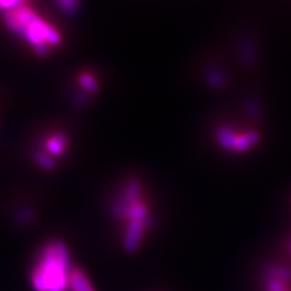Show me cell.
I'll use <instances>...</instances> for the list:
<instances>
[{"mask_svg": "<svg viewBox=\"0 0 291 291\" xmlns=\"http://www.w3.org/2000/svg\"><path fill=\"white\" fill-rule=\"evenodd\" d=\"M67 146V137L65 135L58 133L51 135L49 139L45 141L44 150L37 155V161L45 170H52L53 168L56 157H60L63 154L64 150Z\"/></svg>", "mask_w": 291, "mask_h": 291, "instance_id": "obj_4", "label": "cell"}, {"mask_svg": "<svg viewBox=\"0 0 291 291\" xmlns=\"http://www.w3.org/2000/svg\"><path fill=\"white\" fill-rule=\"evenodd\" d=\"M69 284L74 291H94L86 274L79 269H76L69 275Z\"/></svg>", "mask_w": 291, "mask_h": 291, "instance_id": "obj_5", "label": "cell"}, {"mask_svg": "<svg viewBox=\"0 0 291 291\" xmlns=\"http://www.w3.org/2000/svg\"><path fill=\"white\" fill-rule=\"evenodd\" d=\"M269 291H284V282L281 280H273L269 283L268 286Z\"/></svg>", "mask_w": 291, "mask_h": 291, "instance_id": "obj_7", "label": "cell"}, {"mask_svg": "<svg viewBox=\"0 0 291 291\" xmlns=\"http://www.w3.org/2000/svg\"><path fill=\"white\" fill-rule=\"evenodd\" d=\"M4 24L38 54L45 55L61 41L58 31L23 2H0Z\"/></svg>", "mask_w": 291, "mask_h": 291, "instance_id": "obj_1", "label": "cell"}, {"mask_svg": "<svg viewBox=\"0 0 291 291\" xmlns=\"http://www.w3.org/2000/svg\"><path fill=\"white\" fill-rule=\"evenodd\" d=\"M119 213L127 220L125 247L133 251L144 237L148 208L142 196V189L138 183H131L125 189L118 205Z\"/></svg>", "mask_w": 291, "mask_h": 291, "instance_id": "obj_3", "label": "cell"}, {"mask_svg": "<svg viewBox=\"0 0 291 291\" xmlns=\"http://www.w3.org/2000/svg\"><path fill=\"white\" fill-rule=\"evenodd\" d=\"M80 83L81 87L86 89L88 92H95L97 89V83L94 80V78L89 75H83L80 79Z\"/></svg>", "mask_w": 291, "mask_h": 291, "instance_id": "obj_6", "label": "cell"}, {"mask_svg": "<svg viewBox=\"0 0 291 291\" xmlns=\"http://www.w3.org/2000/svg\"><path fill=\"white\" fill-rule=\"evenodd\" d=\"M69 283L68 252L61 242L44 247L32 272V285L37 291H65Z\"/></svg>", "mask_w": 291, "mask_h": 291, "instance_id": "obj_2", "label": "cell"}]
</instances>
